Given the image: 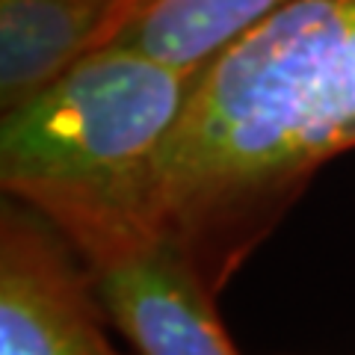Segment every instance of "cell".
<instances>
[{
	"mask_svg": "<svg viewBox=\"0 0 355 355\" xmlns=\"http://www.w3.org/2000/svg\"><path fill=\"white\" fill-rule=\"evenodd\" d=\"M355 148V0H291L202 65L139 216L219 296L331 157Z\"/></svg>",
	"mask_w": 355,
	"mask_h": 355,
	"instance_id": "obj_1",
	"label": "cell"
},
{
	"mask_svg": "<svg viewBox=\"0 0 355 355\" xmlns=\"http://www.w3.org/2000/svg\"><path fill=\"white\" fill-rule=\"evenodd\" d=\"M151 0H0V110L12 113L89 53L116 44Z\"/></svg>",
	"mask_w": 355,
	"mask_h": 355,
	"instance_id": "obj_5",
	"label": "cell"
},
{
	"mask_svg": "<svg viewBox=\"0 0 355 355\" xmlns=\"http://www.w3.org/2000/svg\"><path fill=\"white\" fill-rule=\"evenodd\" d=\"M74 246L36 207L0 205V355H121Z\"/></svg>",
	"mask_w": 355,
	"mask_h": 355,
	"instance_id": "obj_4",
	"label": "cell"
},
{
	"mask_svg": "<svg viewBox=\"0 0 355 355\" xmlns=\"http://www.w3.org/2000/svg\"><path fill=\"white\" fill-rule=\"evenodd\" d=\"M80 254L110 323L139 355H240L216 296L139 216H107L60 231Z\"/></svg>",
	"mask_w": 355,
	"mask_h": 355,
	"instance_id": "obj_3",
	"label": "cell"
},
{
	"mask_svg": "<svg viewBox=\"0 0 355 355\" xmlns=\"http://www.w3.org/2000/svg\"><path fill=\"white\" fill-rule=\"evenodd\" d=\"M198 71L119 42L89 53L3 113V193L57 228L95 216H139L146 175Z\"/></svg>",
	"mask_w": 355,
	"mask_h": 355,
	"instance_id": "obj_2",
	"label": "cell"
},
{
	"mask_svg": "<svg viewBox=\"0 0 355 355\" xmlns=\"http://www.w3.org/2000/svg\"><path fill=\"white\" fill-rule=\"evenodd\" d=\"M284 3L291 0H151L119 44H133L184 69H202Z\"/></svg>",
	"mask_w": 355,
	"mask_h": 355,
	"instance_id": "obj_6",
	"label": "cell"
}]
</instances>
